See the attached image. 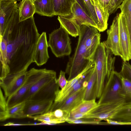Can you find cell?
<instances>
[{
	"label": "cell",
	"mask_w": 131,
	"mask_h": 131,
	"mask_svg": "<svg viewBox=\"0 0 131 131\" xmlns=\"http://www.w3.org/2000/svg\"><path fill=\"white\" fill-rule=\"evenodd\" d=\"M86 87H83L63 101L54 102L49 111L60 109L70 113L74 107L83 100Z\"/></svg>",
	"instance_id": "12"
},
{
	"label": "cell",
	"mask_w": 131,
	"mask_h": 131,
	"mask_svg": "<svg viewBox=\"0 0 131 131\" xmlns=\"http://www.w3.org/2000/svg\"><path fill=\"white\" fill-rule=\"evenodd\" d=\"M122 78L119 73L113 70L98 102L99 104L113 101L123 98L121 94Z\"/></svg>",
	"instance_id": "7"
},
{
	"label": "cell",
	"mask_w": 131,
	"mask_h": 131,
	"mask_svg": "<svg viewBox=\"0 0 131 131\" xmlns=\"http://www.w3.org/2000/svg\"><path fill=\"white\" fill-rule=\"evenodd\" d=\"M49 47L46 32H43L40 35L37 43L33 58V62L38 66L45 64L49 57L48 52Z\"/></svg>",
	"instance_id": "14"
},
{
	"label": "cell",
	"mask_w": 131,
	"mask_h": 131,
	"mask_svg": "<svg viewBox=\"0 0 131 131\" xmlns=\"http://www.w3.org/2000/svg\"><path fill=\"white\" fill-rule=\"evenodd\" d=\"M118 17L119 13H117L114 19L110 28L107 31V39L103 42L113 54L120 56L124 61V56L120 43Z\"/></svg>",
	"instance_id": "9"
},
{
	"label": "cell",
	"mask_w": 131,
	"mask_h": 131,
	"mask_svg": "<svg viewBox=\"0 0 131 131\" xmlns=\"http://www.w3.org/2000/svg\"><path fill=\"white\" fill-rule=\"evenodd\" d=\"M119 73L122 78L131 82V65L128 61H123L122 69Z\"/></svg>",
	"instance_id": "33"
},
{
	"label": "cell",
	"mask_w": 131,
	"mask_h": 131,
	"mask_svg": "<svg viewBox=\"0 0 131 131\" xmlns=\"http://www.w3.org/2000/svg\"><path fill=\"white\" fill-rule=\"evenodd\" d=\"M69 34L61 25L49 34V47L57 57L69 56L72 51Z\"/></svg>",
	"instance_id": "5"
},
{
	"label": "cell",
	"mask_w": 131,
	"mask_h": 131,
	"mask_svg": "<svg viewBox=\"0 0 131 131\" xmlns=\"http://www.w3.org/2000/svg\"><path fill=\"white\" fill-rule=\"evenodd\" d=\"M47 69L33 68L26 73V80L21 87L15 93L7 99V108L20 103V101L32 85L44 74Z\"/></svg>",
	"instance_id": "6"
},
{
	"label": "cell",
	"mask_w": 131,
	"mask_h": 131,
	"mask_svg": "<svg viewBox=\"0 0 131 131\" xmlns=\"http://www.w3.org/2000/svg\"><path fill=\"white\" fill-rule=\"evenodd\" d=\"M39 33L33 16L19 21L18 7L9 20L2 36L7 42L9 74L27 70L33 62Z\"/></svg>",
	"instance_id": "1"
},
{
	"label": "cell",
	"mask_w": 131,
	"mask_h": 131,
	"mask_svg": "<svg viewBox=\"0 0 131 131\" xmlns=\"http://www.w3.org/2000/svg\"><path fill=\"white\" fill-rule=\"evenodd\" d=\"M58 19L61 25L72 37L79 36L80 27L71 15L68 16H58Z\"/></svg>",
	"instance_id": "22"
},
{
	"label": "cell",
	"mask_w": 131,
	"mask_h": 131,
	"mask_svg": "<svg viewBox=\"0 0 131 131\" xmlns=\"http://www.w3.org/2000/svg\"><path fill=\"white\" fill-rule=\"evenodd\" d=\"M34 3L35 13L48 17L54 16L53 0H35Z\"/></svg>",
	"instance_id": "25"
},
{
	"label": "cell",
	"mask_w": 131,
	"mask_h": 131,
	"mask_svg": "<svg viewBox=\"0 0 131 131\" xmlns=\"http://www.w3.org/2000/svg\"><path fill=\"white\" fill-rule=\"evenodd\" d=\"M111 51L103 42H101L96 49L91 60L95 67L97 75L96 98H99L104 86L106 78L109 79L112 71L114 69L115 57H113Z\"/></svg>",
	"instance_id": "3"
},
{
	"label": "cell",
	"mask_w": 131,
	"mask_h": 131,
	"mask_svg": "<svg viewBox=\"0 0 131 131\" xmlns=\"http://www.w3.org/2000/svg\"><path fill=\"white\" fill-rule=\"evenodd\" d=\"M93 2L97 3H100L99 0H92Z\"/></svg>",
	"instance_id": "42"
},
{
	"label": "cell",
	"mask_w": 131,
	"mask_h": 131,
	"mask_svg": "<svg viewBox=\"0 0 131 131\" xmlns=\"http://www.w3.org/2000/svg\"><path fill=\"white\" fill-rule=\"evenodd\" d=\"M54 16H68L72 14V8L76 0H53Z\"/></svg>",
	"instance_id": "23"
},
{
	"label": "cell",
	"mask_w": 131,
	"mask_h": 131,
	"mask_svg": "<svg viewBox=\"0 0 131 131\" xmlns=\"http://www.w3.org/2000/svg\"><path fill=\"white\" fill-rule=\"evenodd\" d=\"M125 18L130 41L131 47V0H124L118 7Z\"/></svg>",
	"instance_id": "30"
},
{
	"label": "cell",
	"mask_w": 131,
	"mask_h": 131,
	"mask_svg": "<svg viewBox=\"0 0 131 131\" xmlns=\"http://www.w3.org/2000/svg\"><path fill=\"white\" fill-rule=\"evenodd\" d=\"M27 70L9 74L0 79V85L4 93L6 98L11 96L22 86L26 79Z\"/></svg>",
	"instance_id": "8"
},
{
	"label": "cell",
	"mask_w": 131,
	"mask_h": 131,
	"mask_svg": "<svg viewBox=\"0 0 131 131\" xmlns=\"http://www.w3.org/2000/svg\"><path fill=\"white\" fill-rule=\"evenodd\" d=\"M98 31L96 28L90 26L85 42L86 55L87 59L89 60H91L96 49L100 43L101 35Z\"/></svg>",
	"instance_id": "16"
},
{
	"label": "cell",
	"mask_w": 131,
	"mask_h": 131,
	"mask_svg": "<svg viewBox=\"0 0 131 131\" xmlns=\"http://www.w3.org/2000/svg\"><path fill=\"white\" fill-rule=\"evenodd\" d=\"M90 26L83 25L80 27L77 46L73 54L69 58L66 69L69 75L67 80L74 78L82 72L92 60L87 59L85 42Z\"/></svg>",
	"instance_id": "4"
},
{
	"label": "cell",
	"mask_w": 131,
	"mask_h": 131,
	"mask_svg": "<svg viewBox=\"0 0 131 131\" xmlns=\"http://www.w3.org/2000/svg\"><path fill=\"white\" fill-rule=\"evenodd\" d=\"M97 85V75L94 66V70L88 81L86 88L84 100H90L95 99Z\"/></svg>",
	"instance_id": "28"
},
{
	"label": "cell",
	"mask_w": 131,
	"mask_h": 131,
	"mask_svg": "<svg viewBox=\"0 0 131 131\" xmlns=\"http://www.w3.org/2000/svg\"><path fill=\"white\" fill-rule=\"evenodd\" d=\"M88 117L105 121L107 125H131V98L98 104L89 112Z\"/></svg>",
	"instance_id": "2"
},
{
	"label": "cell",
	"mask_w": 131,
	"mask_h": 131,
	"mask_svg": "<svg viewBox=\"0 0 131 131\" xmlns=\"http://www.w3.org/2000/svg\"><path fill=\"white\" fill-rule=\"evenodd\" d=\"M123 1L124 0H111L110 4L107 8V10L110 15L116 12Z\"/></svg>",
	"instance_id": "34"
},
{
	"label": "cell",
	"mask_w": 131,
	"mask_h": 131,
	"mask_svg": "<svg viewBox=\"0 0 131 131\" xmlns=\"http://www.w3.org/2000/svg\"><path fill=\"white\" fill-rule=\"evenodd\" d=\"M118 25L120 43L123 54V61L131 60V47L130 36L125 18L121 12L119 13Z\"/></svg>",
	"instance_id": "10"
},
{
	"label": "cell",
	"mask_w": 131,
	"mask_h": 131,
	"mask_svg": "<svg viewBox=\"0 0 131 131\" xmlns=\"http://www.w3.org/2000/svg\"><path fill=\"white\" fill-rule=\"evenodd\" d=\"M25 102L18 104L5 111H0V120L5 121L10 118L21 119L26 118L24 112Z\"/></svg>",
	"instance_id": "21"
},
{
	"label": "cell",
	"mask_w": 131,
	"mask_h": 131,
	"mask_svg": "<svg viewBox=\"0 0 131 131\" xmlns=\"http://www.w3.org/2000/svg\"><path fill=\"white\" fill-rule=\"evenodd\" d=\"M66 73V72L61 70L59 78L57 79L58 85L61 89H63L65 86L68 82L65 76Z\"/></svg>",
	"instance_id": "36"
},
{
	"label": "cell",
	"mask_w": 131,
	"mask_h": 131,
	"mask_svg": "<svg viewBox=\"0 0 131 131\" xmlns=\"http://www.w3.org/2000/svg\"><path fill=\"white\" fill-rule=\"evenodd\" d=\"M25 102L24 112L26 117L47 113L49 111L53 102L52 101L32 100H28Z\"/></svg>",
	"instance_id": "15"
},
{
	"label": "cell",
	"mask_w": 131,
	"mask_h": 131,
	"mask_svg": "<svg viewBox=\"0 0 131 131\" xmlns=\"http://www.w3.org/2000/svg\"><path fill=\"white\" fill-rule=\"evenodd\" d=\"M0 111H5L7 109V100L3 95L1 88L0 93Z\"/></svg>",
	"instance_id": "37"
},
{
	"label": "cell",
	"mask_w": 131,
	"mask_h": 131,
	"mask_svg": "<svg viewBox=\"0 0 131 131\" xmlns=\"http://www.w3.org/2000/svg\"><path fill=\"white\" fill-rule=\"evenodd\" d=\"M121 94L124 97L131 98V82L122 78Z\"/></svg>",
	"instance_id": "32"
},
{
	"label": "cell",
	"mask_w": 131,
	"mask_h": 131,
	"mask_svg": "<svg viewBox=\"0 0 131 131\" xmlns=\"http://www.w3.org/2000/svg\"><path fill=\"white\" fill-rule=\"evenodd\" d=\"M90 13L91 17L96 23L98 22L97 17L94 6L92 4L91 0H83Z\"/></svg>",
	"instance_id": "35"
},
{
	"label": "cell",
	"mask_w": 131,
	"mask_h": 131,
	"mask_svg": "<svg viewBox=\"0 0 131 131\" xmlns=\"http://www.w3.org/2000/svg\"><path fill=\"white\" fill-rule=\"evenodd\" d=\"M98 105L95 99L90 100H83L72 110L70 114L87 113L95 108Z\"/></svg>",
	"instance_id": "29"
},
{
	"label": "cell",
	"mask_w": 131,
	"mask_h": 131,
	"mask_svg": "<svg viewBox=\"0 0 131 131\" xmlns=\"http://www.w3.org/2000/svg\"><path fill=\"white\" fill-rule=\"evenodd\" d=\"M102 7L107 10V8L110 4L111 0H99Z\"/></svg>",
	"instance_id": "39"
},
{
	"label": "cell",
	"mask_w": 131,
	"mask_h": 131,
	"mask_svg": "<svg viewBox=\"0 0 131 131\" xmlns=\"http://www.w3.org/2000/svg\"><path fill=\"white\" fill-rule=\"evenodd\" d=\"M0 40V79H2L5 77L9 74L10 70L7 59L6 41L1 36Z\"/></svg>",
	"instance_id": "26"
},
{
	"label": "cell",
	"mask_w": 131,
	"mask_h": 131,
	"mask_svg": "<svg viewBox=\"0 0 131 131\" xmlns=\"http://www.w3.org/2000/svg\"><path fill=\"white\" fill-rule=\"evenodd\" d=\"M83 10L89 16L91 17L90 11L83 0H76Z\"/></svg>",
	"instance_id": "38"
},
{
	"label": "cell",
	"mask_w": 131,
	"mask_h": 131,
	"mask_svg": "<svg viewBox=\"0 0 131 131\" xmlns=\"http://www.w3.org/2000/svg\"><path fill=\"white\" fill-rule=\"evenodd\" d=\"M94 64L92 61L88 67L80 73L73 79L68 81L65 86L59 90L56 95L54 102H61L66 99L72 91L83 74L90 69L94 67Z\"/></svg>",
	"instance_id": "18"
},
{
	"label": "cell",
	"mask_w": 131,
	"mask_h": 131,
	"mask_svg": "<svg viewBox=\"0 0 131 131\" xmlns=\"http://www.w3.org/2000/svg\"><path fill=\"white\" fill-rule=\"evenodd\" d=\"M18 5L19 21L33 16L35 8L33 0H22Z\"/></svg>",
	"instance_id": "27"
},
{
	"label": "cell",
	"mask_w": 131,
	"mask_h": 131,
	"mask_svg": "<svg viewBox=\"0 0 131 131\" xmlns=\"http://www.w3.org/2000/svg\"><path fill=\"white\" fill-rule=\"evenodd\" d=\"M66 122L70 124H82L92 125H107L106 122H102L94 119L90 118H83L73 119L68 118Z\"/></svg>",
	"instance_id": "31"
},
{
	"label": "cell",
	"mask_w": 131,
	"mask_h": 131,
	"mask_svg": "<svg viewBox=\"0 0 131 131\" xmlns=\"http://www.w3.org/2000/svg\"><path fill=\"white\" fill-rule=\"evenodd\" d=\"M20 0H0V1L4 2L17 1Z\"/></svg>",
	"instance_id": "41"
},
{
	"label": "cell",
	"mask_w": 131,
	"mask_h": 131,
	"mask_svg": "<svg viewBox=\"0 0 131 131\" xmlns=\"http://www.w3.org/2000/svg\"><path fill=\"white\" fill-rule=\"evenodd\" d=\"M91 1L94 6L98 18L97 29L99 31L103 32L107 28V21L110 15L107 10L103 8L100 3Z\"/></svg>",
	"instance_id": "24"
},
{
	"label": "cell",
	"mask_w": 131,
	"mask_h": 131,
	"mask_svg": "<svg viewBox=\"0 0 131 131\" xmlns=\"http://www.w3.org/2000/svg\"><path fill=\"white\" fill-rule=\"evenodd\" d=\"M70 113L67 111L57 109L49 111L44 114L30 116L28 118L45 123L46 124H56L66 122Z\"/></svg>",
	"instance_id": "11"
},
{
	"label": "cell",
	"mask_w": 131,
	"mask_h": 131,
	"mask_svg": "<svg viewBox=\"0 0 131 131\" xmlns=\"http://www.w3.org/2000/svg\"><path fill=\"white\" fill-rule=\"evenodd\" d=\"M18 7L17 1H0V34L2 36L8 21L15 9Z\"/></svg>",
	"instance_id": "17"
},
{
	"label": "cell",
	"mask_w": 131,
	"mask_h": 131,
	"mask_svg": "<svg viewBox=\"0 0 131 131\" xmlns=\"http://www.w3.org/2000/svg\"><path fill=\"white\" fill-rule=\"evenodd\" d=\"M71 15L80 27L85 25L97 28V24L95 22L85 13L77 2L74 3L72 7Z\"/></svg>",
	"instance_id": "20"
},
{
	"label": "cell",
	"mask_w": 131,
	"mask_h": 131,
	"mask_svg": "<svg viewBox=\"0 0 131 131\" xmlns=\"http://www.w3.org/2000/svg\"><path fill=\"white\" fill-rule=\"evenodd\" d=\"M23 124H15L13 123H7L6 124L4 125V126H10V125H23Z\"/></svg>",
	"instance_id": "40"
},
{
	"label": "cell",
	"mask_w": 131,
	"mask_h": 131,
	"mask_svg": "<svg viewBox=\"0 0 131 131\" xmlns=\"http://www.w3.org/2000/svg\"><path fill=\"white\" fill-rule=\"evenodd\" d=\"M34 1H35V0H33Z\"/></svg>",
	"instance_id": "43"
},
{
	"label": "cell",
	"mask_w": 131,
	"mask_h": 131,
	"mask_svg": "<svg viewBox=\"0 0 131 131\" xmlns=\"http://www.w3.org/2000/svg\"><path fill=\"white\" fill-rule=\"evenodd\" d=\"M59 86L56 78L42 86L29 100L54 102Z\"/></svg>",
	"instance_id": "13"
},
{
	"label": "cell",
	"mask_w": 131,
	"mask_h": 131,
	"mask_svg": "<svg viewBox=\"0 0 131 131\" xmlns=\"http://www.w3.org/2000/svg\"><path fill=\"white\" fill-rule=\"evenodd\" d=\"M56 78V73L53 70L47 69L43 75L30 88L21 99L20 103L29 100L43 86Z\"/></svg>",
	"instance_id": "19"
}]
</instances>
